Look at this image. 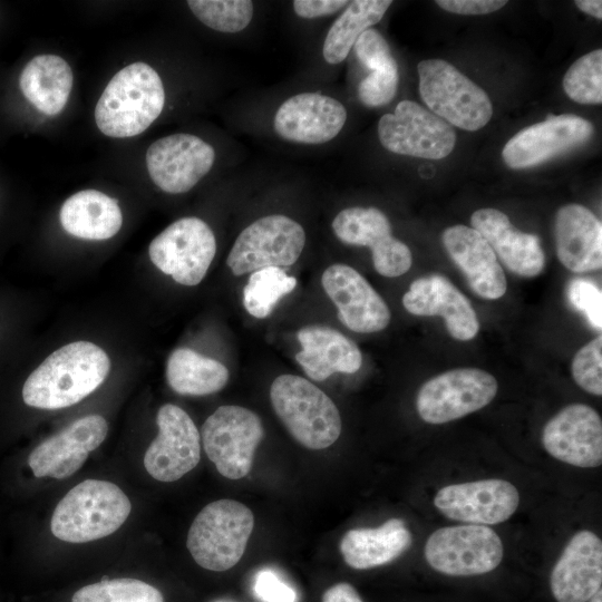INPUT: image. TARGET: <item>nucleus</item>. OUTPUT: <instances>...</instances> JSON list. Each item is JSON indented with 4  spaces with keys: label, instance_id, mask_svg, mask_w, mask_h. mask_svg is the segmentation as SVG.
Masks as SVG:
<instances>
[{
    "label": "nucleus",
    "instance_id": "1",
    "mask_svg": "<svg viewBox=\"0 0 602 602\" xmlns=\"http://www.w3.org/2000/svg\"><path fill=\"white\" fill-rule=\"evenodd\" d=\"M110 370L107 353L89 341L62 346L48 356L27 378L23 402L39 409H62L94 392Z\"/></svg>",
    "mask_w": 602,
    "mask_h": 602
},
{
    "label": "nucleus",
    "instance_id": "2",
    "mask_svg": "<svg viewBox=\"0 0 602 602\" xmlns=\"http://www.w3.org/2000/svg\"><path fill=\"white\" fill-rule=\"evenodd\" d=\"M164 104L159 75L145 62H134L120 69L104 89L95 107V122L106 136L133 137L156 120Z\"/></svg>",
    "mask_w": 602,
    "mask_h": 602
},
{
    "label": "nucleus",
    "instance_id": "3",
    "mask_svg": "<svg viewBox=\"0 0 602 602\" xmlns=\"http://www.w3.org/2000/svg\"><path fill=\"white\" fill-rule=\"evenodd\" d=\"M130 511L129 498L116 484L86 479L57 504L50 530L64 542L87 543L116 532Z\"/></svg>",
    "mask_w": 602,
    "mask_h": 602
},
{
    "label": "nucleus",
    "instance_id": "4",
    "mask_svg": "<svg viewBox=\"0 0 602 602\" xmlns=\"http://www.w3.org/2000/svg\"><path fill=\"white\" fill-rule=\"evenodd\" d=\"M270 399L280 420L302 446L324 449L339 438L342 424L337 406L308 379L295 375L276 377Z\"/></svg>",
    "mask_w": 602,
    "mask_h": 602
},
{
    "label": "nucleus",
    "instance_id": "5",
    "mask_svg": "<svg viewBox=\"0 0 602 602\" xmlns=\"http://www.w3.org/2000/svg\"><path fill=\"white\" fill-rule=\"evenodd\" d=\"M254 527L252 511L229 498L204 506L194 518L186 546L194 561L210 571H226L242 559Z\"/></svg>",
    "mask_w": 602,
    "mask_h": 602
},
{
    "label": "nucleus",
    "instance_id": "6",
    "mask_svg": "<svg viewBox=\"0 0 602 602\" xmlns=\"http://www.w3.org/2000/svg\"><path fill=\"white\" fill-rule=\"evenodd\" d=\"M419 94L439 118L465 130L483 128L493 115L488 95L443 59L423 60L417 66Z\"/></svg>",
    "mask_w": 602,
    "mask_h": 602
},
{
    "label": "nucleus",
    "instance_id": "7",
    "mask_svg": "<svg viewBox=\"0 0 602 602\" xmlns=\"http://www.w3.org/2000/svg\"><path fill=\"white\" fill-rule=\"evenodd\" d=\"M264 437L260 417L241 406L219 407L202 426L204 450L217 472L241 479L251 470L254 453Z\"/></svg>",
    "mask_w": 602,
    "mask_h": 602
},
{
    "label": "nucleus",
    "instance_id": "8",
    "mask_svg": "<svg viewBox=\"0 0 602 602\" xmlns=\"http://www.w3.org/2000/svg\"><path fill=\"white\" fill-rule=\"evenodd\" d=\"M304 244L305 232L297 221L282 214L263 216L239 234L226 264L236 276L268 266H290Z\"/></svg>",
    "mask_w": 602,
    "mask_h": 602
},
{
    "label": "nucleus",
    "instance_id": "9",
    "mask_svg": "<svg viewBox=\"0 0 602 602\" xmlns=\"http://www.w3.org/2000/svg\"><path fill=\"white\" fill-rule=\"evenodd\" d=\"M216 253L212 229L195 216L182 217L153 239L148 255L153 264L179 284L197 285Z\"/></svg>",
    "mask_w": 602,
    "mask_h": 602
},
{
    "label": "nucleus",
    "instance_id": "10",
    "mask_svg": "<svg viewBox=\"0 0 602 602\" xmlns=\"http://www.w3.org/2000/svg\"><path fill=\"white\" fill-rule=\"evenodd\" d=\"M425 557L434 570L443 574L479 575L499 565L503 544L496 532L485 525L447 526L428 537Z\"/></svg>",
    "mask_w": 602,
    "mask_h": 602
},
{
    "label": "nucleus",
    "instance_id": "11",
    "mask_svg": "<svg viewBox=\"0 0 602 602\" xmlns=\"http://www.w3.org/2000/svg\"><path fill=\"white\" fill-rule=\"evenodd\" d=\"M497 389L496 379L485 370L453 369L420 387L416 407L426 423L445 424L484 408L494 399Z\"/></svg>",
    "mask_w": 602,
    "mask_h": 602
},
{
    "label": "nucleus",
    "instance_id": "12",
    "mask_svg": "<svg viewBox=\"0 0 602 602\" xmlns=\"http://www.w3.org/2000/svg\"><path fill=\"white\" fill-rule=\"evenodd\" d=\"M381 145L391 153L441 159L456 143L452 125L411 100L400 101L392 114H385L378 123Z\"/></svg>",
    "mask_w": 602,
    "mask_h": 602
},
{
    "label": "nucleus",
    "instance_id": "13",
    "mask_svg": "<svg viewBox=\"0 0 602 602\" xmlns=\"http://www.w3.org/2000/svg\"><path fill=\"white\" fill-rule=\"evenodd\" d=\"M158 435L144 456L146 472L156 480L174 482L194 469L201 459V435L181 407L163 405L156 416Z\"/></svg>",
    "mask_w": 602,
    "mask_h": 602
},
{
    "label": "nucleus",
    "instance_id": "14",
    "mask_svg": "<svg viewBox=\"0 0 602 602\" xmlns=\"http://www.w3.org/2000/svg\"><path fill=\"white\" fill-rule=\"evenodd\" d=\"M593 125L573 114L550 115L523 128L504 146L502 157L513 169L535 167L588 143Z\"/></svg>",
    "mask_w": 602,
    "mask_h": 602
},
{
    "label": "nucleus",
    "instance_id": "15",
    "mask_svg": "<svg viewBox=\"0 0 602 602\" xmlns=\"http://www.w3.org/2000/svg\"><path fill=\"white\" fill-rule=\"evenodd\" d=\"M214 161L215 151L210 144L185 133L158 138L146 152L152 181L168 194L190 191L211 171Z\"/></svg>",
    "mask_w": 602,
    "mask_h": 602
},
{
    "label": "nucleus",
    "instance_id": "16",
    "mask_svg": "<svg viewBox=\"0 0 602 602\" xmlns=\"http://www.w3.org/2000/svg\"><path fill=\"white\" fill-rule=\"evenodd\" d=\"M334 235L343 243L368 246L376 271L387 278L406 273L412 263L409 247L391 234L387 216L376 207H348L332 221Z\"/></svg>",
    "mask_w": 602,
    "mask_h": 602
},
{
    "label": "nucleus",
    "instance_id": "17",
    "mask_svg": "<svg viewBox=\"0 0 602 602\" xmlns=\"http://www.w3.org/2000/svg\"><path fill=\"white\" fill-rule=\"evenodd\" d=\"M520 495L505 479H483L440 488L434 504L446 517L475 525L505 522L517 509Z\"/></svg>",
    "mask_w": 602,
    "mask_h": 602
},
{
    "label": "nucleus",
    "instance_id": "18",
    "mask_svg": "<svg viewBox=\"0 0 602 602\" xmlns=\"http://www.w3.org/2000/svg\"><path fill=\"white\" fill-rule=\"evenodd\" d=\"M542 444L554 458L582 468L602 464V420L590 406L573 404L544 426Z\"/></svg>",
    "mask_w": 602,
    "mask_h": 602
},
{
    "label": "nucleus",
    "instance_id": "19",
    "mask_svg": "<svg viewBox=\"0 0 602 602\" xmlns=\"http://www.w3.org/2000/svg\"><path fill=\"white\" fill-rule=\"evenodd\" d=\"M326 294L338 310V319L351 331L372 333L383 330L391 313L385 300L353 268L336 263L321 276Z\"/></svg>",
    "mask_w": 602,
    "mask_h": 602
},
{
    "label": "nucleus",
    "instance_id": "20",
    "mask_svg": "<svg viewBox=\"0 0 602 602\" xmlns=\"http://www.w3.org/2000/svg\"><path fill=\"white\" fill-rule=\"evenodd\" d=\"M107 433L108 424L103 416H84L41 441L30 453L28 465L36 477L68 478L103 444Z\"/></svg>",
    "mask_w": 602,
    "mask_h": 602
},
{
    "label": "nucleus",
    "instance_id": "21",
    "mask_svg": "<svg viewBox=\"0 0 602 602\" xmlns=\"http://www.w3.org/2000/svg\"><path fill=\"white\" fill-rule=\"evenodd\" d=\"M346 120L347 110L339 100L319 93H302L280 105L273 127L284 140L319 145L333 139Z\"/></svg>",
    "mask_w": 602,
    "mask_h": 602
},
{
    "label": "nucleus",
    "instance_id": "22",
    "mask_svg": "<svg viewBox=\"0 0 602 602\" xmlns=\"http://www.w3.org/2000/svg\"><path fill=\"white\" fill-rule=\"evenodd\" d=\"M405 309L415 315L444 318L449 334L460 341L473 339L479 322L469 300L445 276L416 279L402 297Z\"/></svg>",
    "mask_w": 602,
    "mask_h": 602
},
{
    "label": "nucleus",
    "instance_id": "23",
    "mask_svg": "<svg viewBox=\"0 0 602 602\" xmlns=\"http://www.w3.org/2000/svg\"><path fill=\"white\" fill-rule=\"evenodd\" d=\"M557 602H588L602 585V542L593 532L574 534L550 577Z\"/></svg>",
    "mask_w": 602,
    "mask_h": 602
},
{
    "label": "nucleus",
    "instance_id": "24",
    "mask_svg": "<svg viewBox=\"0 0 602 602\" xmlns=\"http://www.w3.org/2000/svg\"><path fill=\"white\" fill-rule=\"evenodd\" d=\"M444 246L480 298L496 300L507 289L504 271L487 241L473 227L454 225L443 233Z\"/></svg>",
    "mask_w": 602,
    "mask_h": 602
},
{
    "label": "nucleus",
    "instance_id": "25",
    "mask_svg": "<svg viewBox=\"0 0 602 602\" xmlns=\"http://www.w3.org/2000/svg\"><path fill=\"white\" fill-rule=\"evenodd\" d=\"M470 223L513 273L533 278L543 271L545 254L540 239L515 229L505 213L480 208L473 213Z\"/></svg>",
    "mask_w": 602,
    "mask_h": 602
},
{
    "label": "nucleus",
    "instance_id": "26",
    "mask_svg": "<svg viewBox=\"0 0 602 602\" xmlns=\"http://www.w3.org/2000/svg\"><path fill=\"white\" fill-rule=\"evenodd\" d=\"M560 262L570 271L584 273L602 266V223L585 206L566 204L554 220Z\"/></svg>",
    "mask_w": 602,
    "mask_h": 602
},
{
    "label": "nucleus",
    "instance_id": "27",
    "mask_svg": "<svg viewBox=\"0 0 602 602\" xmlns=\"http://www.w3.org/2000/svg\"><path fill=\"white\" fill-rule=\"evenodd\" d=\"M301 350L295 360L305 375L323 381L336 372L353 373L362 363L358 346L336 329L324 326H308L297 333Z\"/></svg>",
    "mask_w": 602,
    "mask_h": 602
},
{
    "label": "nucleus",
    "instance_id": "28",
    "mask_svg": "<svg viewBox=\"0 0 602 602\" xmlns=\"http://www.w3.org/2000/svg\"><path fill=\"white\" fill-rule=\"evenodd\" d=\"M411 544V534L400 518H390L376 528H353L340 541V552L352 569L385 565L401 555Z\"/></svg>",
    "mask_w": 602,
    "mask_h": 602
},
{
    "label": "nucleus",
    "instance_id": "29",
    "mask_svg": "<svg viewBox=\"0 0 602 602\" xmlns=\"http://www.w3.org/2000/svg\"><path fill=\"white\" fill-rule=\"evenodd\" d=\"M59 220L62 229L70 235L101 241L118 233L123 214L115 198L96 190H85L64 202Z\"/></svg>",
    "mask_w": 602,
    "mask_h": 602
},
{
    "label": "nucleus",
    "instance_id": "30",
    "mask_svg": "<svg viewBox=\"0 0 602 602\" xmlns=\"http://www.w3.org/2000/svg\"><path fill=\"white\" fill-rule=\"evenodd\" d=\"M74 82L67 61L56 55H39L23 67L19 85L23 96L41 113L54 116L66 106Z\"/></svg>",
    "mask_w": 602,
    "mask_h": 602
},
{
    "label": "nucleus",
    "instance_id": "31",
    "mask_svg": "<svg viewBox=\"0 0 602 602\" xmlns=\"http://www.w3.org/2000/svg\"><path fill=\"white\" fill-rule=\"evenodd\" d=\"M166 379L179 395L205 396L222 390L229 381V370L220 361L202 356L191 348H177L166 362Z\"/></svg>",
    "mask_w": 602,
    "mask_h": 602
},
{
    "label": "nucleus",
    "instance_id": "32",
    "mask_svg": "<svg viewBox=\"0 0 602 602\" xmlns=\"http://www.w3.org/2000/svg\"><path fill=\"white\" fill-rule=\"evenodd\" d=\"M391 3L389 0L349 2L326 36L322 48L324 60L331 65L343 61L360 35L379 22Z\"/></svg>",
    "mask_w": 602,
    "mask_h": 602
},
{
    "label": "nucleus",
    "instance_id": "33",
    "mask_svg": "<svg viewBox=\"0 0 602 602\" xmlns=\"http://www.w3.org/2000/svg\"><path fill=\"white\" fill-rule=\"evenodd\" d=\"M297 279L282 268L268 266L252 272L243 289V304L254 318L264 319L271 314L280 299L292 292Z\"/></svg>",
    "mask_w": 602,
    "mask_h": 602
},
{
    "label": "nucleus",
    "instance_id": "34",
    "mask_svg": "<svg viewBox=\"0 0 602 602\" xmlns=\"http://www.w3.org/2000/svg\"><path fill=\"white\" fill-rule=\"evenodd\" d=\"M186 3L203 25L226 33L245 29L254 12L250 0H190Z\"/></svg>",
    "mask_w": 602,
    "mask_h": 602
},
{
    "label": "nucleus",
    "instance_id": "35",
    "mask_svg": "<svg viewBox=\"0 0 602 602\" xmlns=\"http://www.w3.org/2000/svg\"><path fill=\"white\" fill-rule=\"evenodd\" d=\"M71 602H164L155 586L137 579L101 580L82 586Z\"/></svg>",
    "mask_w": 602,
    "mask_h": 602
},
{
    "label": "nucleus",
    "instance_id": "36",
    "mask_svg": "<svg viewBox=\"0 0 602 602\" xmlns=\"http://www.w3.org/2000/svg\"><path fill=\"white\" fill-rule=\"evenodd\" d=\"M563 89L574 101L585 105L602 103V50L595 49L579 58L563 78Z\"/></svg>",
    "mask_w": 602,
    "mask_h": 602
},
{
    "label": "nucleus",
    "instance_id": "37",
    "mask_svg": "<svg viewBox=\"0 0 602 602\" xmlns=\"http://www.w3.org/2000/svg\"><path fill=\"white\" fill-rule=\"evenodd\" d=\"M572 375L585 391L602 395V337L599 336L583 346L574 356Z\"/></svg>",
    "mask_w": 602,
    "mask_h": 602
},
{
    "label": "nucleus",
    "instance_id": "38",
    "mask_svg": "<svg viewBox=\"0 0 602 602\" xmlns=\"http://www.w3.org/2000/svg\"><path fill=\"white\" fill-rule=\"evenodd\" d=\"M398 84V66L375 70L360 81L358 97L367 107H381L394 99Z\"/></svg>",
    "mask_w": 602,
    "mask_h": 602
},
{
    "label": "nucleus",
    "instance_id": "39",
    "mask_svg": "<svg viewBox=\"0 0 602 602\" xmlns=\"http://www.w3.org/2000/svg\"><path fill=\"white\" fill-rule=\"evenodd\" d=\"M353 49L359 61L371 71L398 66L387 40L376 29L362 32Z\"/></svg>",
    "mask_w": 602,
    "mask_h": 602
},
{
    "label": "nucleus",
    "instance_id": "40",
    "mask_svg": "<svg viewBox=\"0 0 602 602\" xmlns=\"http://www.w3.org/2000/svg\"><path fill=\"white\" fill-rule=\"evenodd\" d=\"M566 293L570 303L584 313L594 329L601 330L602 292L596 284L588 279L574 278L570 281Z\"/></svg>",
    "mask_w": 602,
    "mask_h": 602
},
{
    "label": "nucleus",
    "instance_id": "41",
    "mask_svg": "<svg viewBox=\"0 0 602 602\" xmlns=\"http://www.w3.org/2000/svg\"><path fill=\"white\" fill-rule=\"evenodd\" d=\"M253 591L261 602H295L297 593L276 573L263 569L255 574Z\"/></svg>",
    "mask_w": 602,
    "mask_h": 602
},
{
    "label": "nucleus",
    "instance_id": "42",
    "mask_svg": "<svg viewBox=\"0 0 602 602\" xmlns=\"http://www.w3.org/2000/svg\"><path fill=\"white\" fill-rule=\"evenodd\" d=\"M441 9L457 14H487L503 8L505 0H438Z\"/></svg>",
    "mask_w": 602,
    "mask_h": 602
},
{
    "label": "nucleus",
    "instance_id": "43",
    "mask_svg": "<svg viewBox=\"0 0 602 602\" xmlns=\"http://www.w3.org/2000/svg\"><path fill=\"white\" fill-rule=\"evenodd\" d=\"M348 3L344 0H295L292 6L297 16L303 19H314L333 14Z\"/></svg>",
    "mask_w": 602,
    "mask_h": 602
},
{
    "label": "nucleus",
    "instance_id": "44",
    "mask_svg": "<svg viewBox=\"0 0 602 602\" xmlns=\"http://www.w3.org/2000/svg\"><path fill=\"white\" fill-rule=\"evenodd\" d=\"M322 602H363L356 589L346 582H341L327 589L322 595Z\"/></svg>",
    "mask_w": 602,
    "mask_h": 602
},
{
    "label": "nucleus",
    "instance_id": "45",
    "mask_svg": "<svg viewBox=\"0 0 602 602\" xmlns=\"http://www.w3.org/2000/svg\"><path fill=\"white\" fill-rule=\"evenodd\" d=\"M575 4L581 11L599 20L602 19V2L600 0H577Z\"/></svg>",
    "mask_w": 602,
    "mask_h": 602
},
{
    "label": "nucleus",
    "instance_id": "46",
    "mask_svg": "<svg viewBox=\"0 0 602 602\" xmlns=\"http://www.w3.org/2000/svg\"><path fill=\"white\" fill-rule=\"evenodd\" d=\"M589 602H602V590L600 589L590 599Z\"/></svg>",
    "mask_w": 602,
    "mask_h": 602
}]
</instances>
